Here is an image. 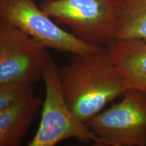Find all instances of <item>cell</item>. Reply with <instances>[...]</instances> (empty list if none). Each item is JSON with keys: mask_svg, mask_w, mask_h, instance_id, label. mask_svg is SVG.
Instances as JSON below:
<instances>
[{"mask_svg": "<svg viewBox=\"0 0 146 146\" xmlns=\"http://www.w3.org/2000/svg\"><path fill=\"white\" fill-rule=\"evenodd\" d=\"M59 78L68 106L86 125L129 89L107 47L90 54H72L70 62L59 68Z\"/></svg>", "mask_w": 146, "mask_h": 146, "instance_id": "cell-1", "label": "cell"}, {"mask_svg": "<svg viewBox=\"0 0 146 146\" xmlns=\"http://www.w3.org/2000/svg\"><path fill=\"white\" fill-rule=\"evenodd\" d=\"M39 5L84 43L107 47L117 38L121 23L118 0H42Z\"/></svg>", "mask_w": 146, "mask_h": 146, "instance_id": "cell-2", "label": "cell"}, {"mask_svg": "<svg viewBox=\"0 0 146 146\" xmlns=\"http://www.w3.org/2000/svg\"><path fill=\"white\" fill-rule=\"evenodd\" d=\"M45 94L37 131L29 146H54L69 139L102 146L101 141L76 117L66 101L59 78V68L51 58L43 76Z\"/></svg>", "mask_w": 146, "mask_h": 146, "instance_id": "cell-3", "label": "cell"}, {"mask_svg": "<svg viewBox=\"0 0 146 146\" xmlns=\"http://www.w3.org/2000/svg\"><path fill=\"white\" fill-rule=\"evenodd\" d=\"M0 19L46 48L72 54L98 52L105 47L84 43L52 21L35 0H0Z\"/></svg>", "mask_w": 146, "mask_h": 146, "instance_id": "cell-4", "label": "cell"}, {"mask_svg": "<svg viewBox=\"0 0 146 146\" xmlns=\"http://www.w3.org/2000/svg\"><path fill=\"white\" fill-rule=\"evenodd\" d=\"M102 146H146V94L129 89L123 98L87 123Z\"/></svg>", "mask_w": 146, "mask_h": 146, "instance_id": "cell-5", "label": "cell"}, {"mask_svg": "<svg viewBox=\"0 0 146 146\" xmlns=\"http://www.w3.org/2000/svg\"><path fill=\"white\" fill-rule=\"evenodd\" d=\"M51 58L46 47L0 19V85H33L43 78Z\"/></svg>", "mask_w": 146, "mask_h": 146, "instance_id": "cell-6", "label": "cell"}, {"mask_svg": "<svg viewBox=\"0 0 146 146\" xmlns=\"http://www.w3.org/2000/svg\"><path fill=\"white\" fill-rule=\"evenodd\" d=\"M107 48L128 88L146 94V41L116 39Z\"/></svg>", "mask_w": 146, "mask_h": 146, "instance_id": "cell-7", "label": "cell"}, {"mask_svg": "<svg viewBox=\"0 0 146 146\" xmlns=\"http://www.w3.org/2000/svg\"><path fill=\"white\" fill-rule=\"evenodd\" d=\"M42 103L32 91L0 110V146L21 145Z\"/></svg>", "mask_w": 146, "mask_h": 146, "instance_id": "cell-8", "label": "cell"}, {"mask_svg": "<svg viewBox=\"0 0 146 146\" xmlns=\"http://www.w3.org/2000/svg\"><path fill=\"white\" fill-rule=\"evenodd\" d=\"M118 1L121 8V23L116 39L146 41V0Z\"/></svg>", "mask_w": 146, "mask_h": 146, "instance_id": "cell-9", "label": "cell"}, {"mask_svg": "<svg viewBox=\"0 0 146 146\" xmlns=\"http://www.w3.org/2000/svg\"><path fill=\"white\" fill-rule=\"evenodd\" d=\"M33 85H0V110L33 91Z\"/></svg>", "mask_w": 146, "mask_h": 146, "instance_id": "cell-10", "label": "cell"}]
</instances>
